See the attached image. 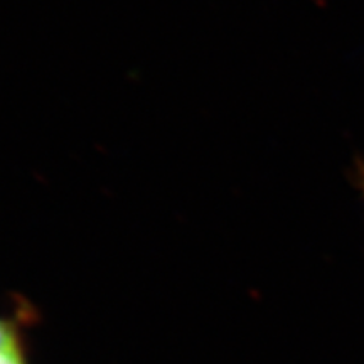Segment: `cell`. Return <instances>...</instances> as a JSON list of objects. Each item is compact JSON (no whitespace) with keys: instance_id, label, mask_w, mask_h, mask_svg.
Wrapping results in <instances>:
<instances>
[{"instance_id":"1","label":"cell","mask_w":364,"mask_h":364,"mask_svg":"<svg viewBox=\"0 0 364 364\" xmlns=\"http://www.w3.org/2000/svg\"><path fill=\"white\" fill-rule=\"evenodd\" d=\"M0 364H26L12 324L0 318Z\"/></svg>"},{"instance_id":"2","label":"cell","mask_w":364,"mask_h":364,"mask_svg":"<svg viewBox=\"0 0 364 364\" xmlns=\"http://www.w3.org/2000/svg\"><path fill=\"white\" fill-rule=\"evenodd\" d=\"M353 179H354V186H356V189L363 194L364 198V161L356 162V166H354V172H353Z\"/></svg>"}]
</instances>
